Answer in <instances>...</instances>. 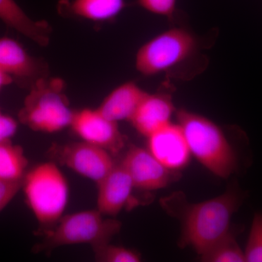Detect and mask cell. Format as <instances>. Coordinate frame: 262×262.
<instances>
[{
    "mask_svg": "<svg viewBox=\"0 0 262 262\" xmlns=\"http://www.w3.org/2000/svg\"><path fill=\"white\" fill-rule=\"evenodd\" d=\"M244 196L232 188L216 198L187 205L182 213L181 246H190L199 256L208 251L230 232L232 215Z\"/></svg>",
    "mask_w": 262,
    "mask_h": 262,
    "instance_id": "cell-1",
    "label": "cell"
},
{
    "mask_svg": "<svg viewBox=\"0 0 262 262\" xmlns=\"http://www.w3.org/2000/svg\"><path fill=\"white\" fill-rule=\"evenodd\" d=\"M177 118L191 154L203 166L222 179H227L237 171V153L216 124L186 110H179Z\"/></svg>",
    "mask_w": 262,
    "mask_h": 262,
    "instance_id": "cell-2",
    "label": "cell"
},
{
    "mask_svg": "<svg viewBox=\"0 0 262 262\" xmlns=\"http://www.w3.org/2000/svg\"><path fill=\"white\" fill-rule=\"evenodd\" d=\"M21 189L27 206L44 229L61 220L68 204L70 187L58 164L51 160L28 169Z\"/></svg>",
    "mask_w": 262,
    "mask_h": 262,
    "instance_id": "cell-3",
    "label": "cell"
},
{
    "mask_svg": "<svg viewBox=\"0 0 262 262\" xmlns=\"http://www.w3.org/2000/svg\"><path fill=\"white\" fill-rule=\"evenodd\" d=\"M201 46L192 32L183 28L168 29L143 45L136 53V70L141 75H175L201 56Z\"/></svg>",
    "mask_w": 262,
    "mask_h": 262,
    "instance_id": "cell-4",
    "label": "cell"
},
{
    "mask_svg": "<svg viewBox=\"0 0 262 262\" xmlns=\"http://www.w3.org/2000/svg\"><path fill=\"white\" fill-rule=\"evenodd\" d=\"M105 216L97 209L63 215L56 225L44 229V237L35 246L36 251L51 252L61 246L78 244L90 245L95 251L110 244L122 224Z\"/></svg>",
    "mask_w": 262,
    "mask_h": 262,
    "instance_id": "cell-5",
    "label": "cell"
},
{
    "mask_svg": "<svg viewBox=\"0 0 262 262\" xmlns=\"http://www.w3.org/2000/svg\"><path fill=\"white\" fill-rule=\"evenodd\" d=\"M59 77L39 79L30 88L19 112V120L34 131L53 134L70 127L74 111Z\"/></svg>",
    "mask_w": 262,
    "mask_h": 262,
    "instance_id": "cell-6",
    "label": "cell"
},
{
    "mask_svg": "<svg viewBox=\"0 0 262 262\" xmlns=\"http://www.w3.org/2000/svg\"><path fill=\"white\" fill-rule=\"evenodd\" d=\"M48 155L52 161L73 170L96 184L115 167L116 162L107 150L85 141L53 144Z\"/></svg>",
    "mask_w": 262,
    "mask_h": 262,
    "instance_id": "cell-7",
    "label": "cell"
},
{
    "mask_svg": "<svg viewBox=\"0 0 262 262\" xmlns=\"http://www.w3.org/2000/svg\"><path fill=\"white\" fill-rule=\"evenodd\" d=\"M70 127L82 141L107 150L113 156L125 147L118 122L110 120L98 108L74 111Z\"/></svg>",
    "mask_w": 262,
    "mask_h": 262,
    "instance_id": "cell-8",
    "label": "cell"
},
{
    "mask_svg": "<svg viewBox=\"0 0 262 262\" xmlns=\"http://www.w3.org/2000/svg\"><path fill=\"white\" fill-rule=\"evenodd\" d=\"M120 163L130 175L135 189L140 190H159L177 178L175 171L164 166L149 150L139 146H130Z\"/></svg>",
    "mask_w": 262,
    "mask_h": 262,
    "instance_id": "cell-9",
    "label": "cell"
},
{
    "mask_svg": "<svg viewBox=\"0 0 262 262\" xmlns=\"http://www.w3.org/2000/svg\"><path fill=\"white\" fill-rule=\"evenodd\" d=\"M0 69L22 85L30 88L48 77V66L29 55L23 46L9 37L0 38Z\"/></svg>",
    "mask_w": 262,
    "mask_h": 262,
    "instance_id": "cell-10",
    "label": "cell"
},
{
    "mask_svg": "<svg viewBox=\"0 0 262 262\" xmlns=\"http://www.w3.org/2000/svg\"><path fill=\"white\" fill-rule=\"evenodd\" d=\"M147 139L148 150L169 170L176 171L189 163L192 154L178 123L170 122Z\"/></svg>",
    "mask_w": 262,
    "mask_h": 262,
    "instance_id": "cell-11",
    "label": "cell"
},
{
    "mask_svg": "<svg viewBox=\"0 0 262 262\" xmlns=\"http://www.w3.org/2000/svg\"><path fill=\"white\" fill-rule=\"evenodd\" d=\"M96 185V209L103 215L111 217L116 216L128 204L135 189L130 175L120 162Z\"/></svg>",
    "mask_w": 262,
    "mask_h": 262,
    "instance_id": "cell-12",
    "label": "cell"
},
{
    "mask_svg": "<svg viewBox=\"0 0 262 262\" xmlns=\"http://www.w3.org/2000/svg\"><path fill=\"white\" fill-rule=\"evenodd\" d=\"M173 113L170 95L146 93L130 122L139 134L147 138L170 124Z\"/></svg>",
    "mask_w": 262,
    "mask_h": 262,
    "instance_id": "cell-13",
    "label": "cell"
},
{
    "mask_svg": "<svg viewBox=\"0 0 262 262\" xmlns=\"http://www.w3.org/2000/svg\"><path fill=\"white\" fill-rule=\"evenodd\" d=\"M0 20L38 46L46 47L49 45L51 25L46 20H33L15 0H0Z\"/></svg>",
    "mask_w": 262,
    "mask_h": 262,
    "instance_id": "cell-14",
    "label": "cell"
},
{
    "mask_svg": "<svg viewBox=\"0 0 262 262\" xmlns=\"http://www.w3.org/2000/svg\"><path fill=\"white\" fill-rule=\"evenodd\" d=\"M146 94L135 82H125L108 94L97 108L113 121L130 122Z\"/></svg>",
    "mask_w": 262,
    "mask_h": 262,
    "instance_id": "cell-15",
    "label": "cell"
},
{
    "mask_svg": "<svg viewBox=\"0 0 262 262\" xmlns=\"http://www.w3.org/2000/svg\"><path fill=\"white\" fill-rule=\"evenodd\" d=\"M127 6L125 0H59L62 15L91 21H108L116 18Z\"/></svg>",
    "mask_w": 262,
    "mask_h": 262,
    "instance_id": "cell-16",
    "label": "cell"
},
{
    "mask_svg": "<svg viewBox=\"0 0 262 262\" xmlns=\"http://www.w3.org/2000/svg\"><path fill=\"white\" fill-rule=\"evenodd\" d=\"M29 162L23 148L10 142L0 144V182H22Z\"/></svg>",
    "mask_w": 262,
    "mask_h": 262,
    "instance_id": "cell-17",
    "label": "cell"
},
{
    "mask_svg": "<svg viewBox=\"0 0 262 262\" xmlns=\"http://www.w3.org/2000/svg\"><path fill=\"white\" fill-rule=\"evenodd\" d=\"M199 256L205 262H246L244 251L231 231Z\"/></svg>",
    "mask_w": 262,
    "mask_h": 262,
    "instance_id": "cell-18",
    "label": "cell"
},
{
    "mask_svg": "<svg viewBox=\"0 0 262 262\" xmlns=\"http://www.w3.org/2000/svg\"><path fill=\"white\" fill-rule=\"evenodd\" d=\"M95 259L100 262H139L140 253L134 250L110 244L95 250Z\"/></svg>",
    "mask_w": 262,
    "mask_h": 262,
    "instance_id": "cell-19",
    "label": "cell"
},
{
    "mask_svg": "<svg viewBox=\"0 0 262 262\" xmlns=\"http://www.w3.org/2000/svg\"><path fill=\"white\" fill-rule=\"evenodd\" d=\"M244 253L246 262H262V213L253 217Z\"/></svg>",
    "mask_w": 262,
    "mask_h": 262,
    "instance_id": "cell-20",
    "label": "cell"
},
{
    "mask_svg": "<svg viewBox=\"0 0 262 262\" xmlns=\"http://www.w3.org/2000/svg\"><path fill=\"white\" fill-rule=\"evenodd\" d=\"M136 4L153 14L173 20L177 13V0H136Z\"/></svg>",
    "mask_w": 262,
    "mask_h": 262,
    "instance_id": "cell-21",
    "label": "cell"
},
{
    "mask_svg": "<svg viewBox=\"0 0 262 262\" xmlns=\"http://www.w3.org/2000/svg\"><path fill=\"white\" fill-rule=\"evenodd\" d=\"M18 122L13 117L0 111V144L10 142L18 130Z\"/></svg>",
    "mask_w": 262,
    "mask_h": 262,
    "instance_id": "cell-22",
    "label": "cell"
},
{
    "mask_svg": "<svg viewBox=\"0 0 262 262\" xmlns=\"http://www.w3.org/2000/svg\"><path fill=\"white\" fill-rule=\"evenodd\" d=\"M21 187L22 182H0V213L11 203L19 191L21 190Z\"/></svg>",
    "mask_w": 262,
    "mask_h": 262,
    "instance_id": "cell-23",
    "label": "cell"
},
{
    "mask_svg": "<svg viewBox=\"0 0 262 262\" xmlns=\"http://www.w3.org/2000/svg\"><path fill=\"white\" fill-rule=\"evenodd\" d=\"M13 82V78L0 69V90Z\"/></svg>",
    "mask_w": 262,
    "mask_h": 262,
    "instance_id": "cell-24",
    "label": "cell"
}]
</instances>
